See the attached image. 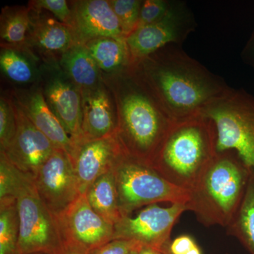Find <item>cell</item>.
Returning <instances> with one entry per match:
<instances>
[{
	"label": "cell",
	"mask_w": 254,
	"mask_h": 254,
	"mask_svg": "<svg viewBox=\"0 0 254 254\" xmlns=\"http://www.w3.org/2000/svg\"><path fill=\"white\" fill-rule=\"evenodd\" d=\"M133 64L175 123L200 116L231 88L182 46L164 47Z\"/></svg>",
	"instance_id": "cell-1"
},
{
	"label": "cell",
	"mask_w": 254,
	"mask_h": 254,
	"mask_svg": "<svg viewBox=\"0 0 254 254\" xmlns=\"http://www.w3.org/2000/svg\"><path fill=\"white\" fill-rule=\"evenodd\" d=\"M103 80L115 99L117 136L125 153L150 164L175 123L133 63Z\"/></svg>",
	"instance_id": "cell-2"
},
{
	"label": "cell",
	"mask_w": 254,
	"mask_h": 254,
	"mask_svg": "<svg viewBox=\"0 0 254 254\" xmlns=\"http://www.w3.org/2000/svg\"><path fill=\"white\" fill-rule=\"evenodd\" d=\"M251 175L233 152L217 153L189 190L187 210L205 227H227L243 200Z\"/></svg>",
	"instance_id": "cell-3"
},
{
	"label": "cell",
	"mask_w": 254,
	"mask_h": 254,
	"mask_svg": "<svg viewBox=\"0 0 254 254\" xmlns=\"http://www.w3.org/2000/svg\"><path fill=\"white\" fill-rule=\"evenodd\" d=\"M216 154L213 124L200 115L174 124L150 165L170 183L189 191Z\"/></svg>",
	"instance_id": "cell-4"
},
{
	"label": "cell",
	"mask_w": 254,
	"mask_h": 254,
	"mask_svg": "<svg viewBox=\"0 0 254 254\" xmlns=\"http://www.w3.org/2000/svg\"><path fill=\"white\" fill-rule=\"evenodd\" d=\"M213 124L217 153L233 152L254 175V96L230 88L201 114Z\"/></svg>",
	"instance_id": "cell-5"
},
{
	"label": "cell",
	"mask_w": 254,
	"mask_h": 254,
	"mask_svg": "<svg viewBox=\"0 0 254 254\" xmlns=\"http://www.w3.org/2000/svg\"><path fill=\"white\" fill-rule=\"evenodd\" d=\"M123 216L144 205L168 202L171 204L188 201L189 192L165 180L149 163L125 153L114 167Z\"/></svg>",
	"instance_id": "cell-6"
},
{
	"label": "cell",
	"mask_w": 254,
	"mask_h": 254,
	"mask_svg": "<svg viewBox=\"0 0 254 254\" xmlns=\"http://www.w3.org/2000/svg\"><path fill=\"white\" fill-rule=\"evenodd\" d=\"M20 232L18 254H60L64 239L58 219L42 201L33 177L16 194Z\"/></svg>",
	"instance_id": "cell-7"
},
{
	"label": "cell",
	"mask_w": 254,
	"mask_h": 254,
	"mask_svg": "<svg viewBox=\"0 0 254 254\" xmlns=\"http://www.w3.org/2000/svg\"><path fill=\"white\" fill-rule=\"evenodd\" d=\"M196 27L194 16L187 3L173 1L171 7L163 18L136 28L126 38L132 63L149 56L164 47L182 46Z\"/></svg>",
	"instance_id": "cell-8"
},
{
	"label": "cell",
	"mask_w": 254,
	"mask_h": 254,
	"mask_svg": "<svg viewBox=\"0 0 254 254\" xmlns=\"http://www.w3.org/2000/svg\"><path fill=\"white\" fill-rule=\"evenodd\" d=\"M187 210L185 203L163 208L148 205L136 216H125L114 225L113 240L133 241L145 247L169 252L172 231L182 214Z\"/></svg>",
	"instance_id": "cell-9"
},
{
	"label": "cell",
	"mask_w": 254,
	"mask_h": 254,
	"mask_svg": "<svg viewBox=\"0 0 254 254\" xmlns=\"http://www.w3.org/2000/svg\"><path fill=\"white\" fill-rule=\"evenodd\" d=\"M38 84L50 110L74 145L82 136L81 90L65 74L59 63L41 64Z\"/></svg>",
	"instance_id": "cell-10"
},
{
	"label": "cell",
	"mask_w": 254,
	"mask_h": 254,
	"mask_svg": "<svg viewBox=\"0 0 254 254\" xmlns=\"http://www.w3.org/2000/svg\"><path fill=\"white\" fill-rule=\"evenodd\" d=\"M37 193L56 218L81 195L71 157L56 149L33 178Z\"/></svg>",
	"instance_id": "cell-11"
},
{
	"label": "cell",
	"mask_w": 254,
	"mask_h": 254,
	"mask_svg": "<svg viewBox=\"0 0 254 254\" xmlns=\"http://www.w3.org/2000/svg\"><path fill=\"white\" fill-rule=\"evenodd\" d=\"M64 240L91 251L113 240L114 225L92 208L81 194L58 218Z\"/></svg>",
	"instance_id": "cell-12"
},
{
	"label": "cell",
	"mask_w": 254,
	"mask_h": 254,
	"mask_svg": "<svg viewBox=\"0 0 254 254\" xmlns=\"http://www.w3.org/2000/svg\"><path fill=\"white\" fill-rule=\"evenodd\" d=\"M125 153L117 133L75 145L71 159L81 194L100 177L112 171Z\"/></svg>",
	"instance_id": "cell-13"
},
{
	"label": "cell",
	"mask_w": 254,
	"mask_h": 254,
	"mask_svg": "<svg viewBox=\"0 0 254 254\" xmlns=\"http://www.w3.org/2000/svg\"><path fill=\"white\" fill-rule=\"evenodd\" d=\"M13 103L17 115V131L9 146L0 151H2L18 170L34 178L55 148L52 142L28 120L17 103L14 100Z\"/></svg>",
	"instance_id": "cell-14"
},
{
	"label": "cell",
	"mask_w": 254,
	"mask_h": 254,
	"mask_svg": "<svg viewBox=\"0 0 254 254\" xmlns=\"http://www.w3.org/2000/svg\"><path fill=\"white\" fill-rule=\"evenodd\" d=\"M31 29L21 48L31 52L41 64L59 63L62 55L76 44L71 27L43 10L31 8Z\"/></svg>",
	"instance_id": "cell-15"
},
{
	"label": "cell",
	"mask_w": 254,
	"mask_h": 254,
	"mask_svg": "<svg viewBox=\"0 0 254 254\" xmlns=\"http://www.w3.org/2000/svg\"><path fill=\"white\" fill-rule=\"evenodd\" d=\"M69 5L76 44L108 37L125 38L109 0H77Z\"/></svg>",
	"instance_id": "cell-16"
},
{
	"label": "cell",
	"mask_w": 254,
	"mask_h": 254,
	"mask_svg": "<svg viewBox=\"0 0 254 254\" xmlns=\"http://www.w3.org/2000/svg\"><path fill=\"white\" fill-rule=\"evenodd\" d=\"M10 95L55 148L64 150L71 157L73 151L72 140L50 110L38 83L26 88H16Z\"/></svg>",
	"instance_id": "cell-17"
},
{
	"label": "cell",
	"mask_w": 254,
	"mask_h": 254,
	"mask_svg": "<svg viewBox=\"0 0 254 254\" xmlns=\"http://www.w3.org/2000/svg\"><path fill=\"white\" fill-rule=\"evenodd\" d=\"M81 93L82 136L78 143L116 134V105L113 93L103 80L95 88Z\"/></svg>",
	"instance_id": "cell-18"
},
{
	"label": "cell",
	"mask_w": 254,
	"mask_h": 254,
	"mask_svg": "<svg viewBox=\"0 0 254 254\" xmlns=\"http://www.w3.org/2000/svg\"><path fill=\"white\" fill-rule=\"evenodd\" d=\"M40 60L24 48L1 46V73L11 83L18 86H33L41 78Z\"/></svg>",
	"instance_id": "cell-19"
},
{
	"label": "cell",
	"mask_w": 254,
	"mask_h": 254,
	"mask_svg": "<svg viewBox=\"0 0 254 254\" xmlns=\"http://www.w3.org/2000/svg\"><path fill=\"white\" fill-rule=\"evenodd\" d=\"M59 65L81 91L95 88L103 81V73L85 45L71 46L62 55Z\"/></svg>",
	"instance_id": "cell-20"
},
{
	"label": "cell",
	"mask_w": 254,
	"mask_h": 254,
	"mask_svg": "<svg viewBox=\"0 0 254 254\" xmlns=\"http://www.w3.org/2000/svg\"><path fill=\"white\" fill-rule=\"evenodd\" d=\"M85 46L103 74L121 72L132 64L126 38H99L88 42Z\"/></svg>",
	"instance_id": "cell-21"
},
{
	"label": "cell",
	"mask_w": 254,
	"mask_h": 254,
	"mask_svg": "<svg viewBox=\"0 0 254 254\" xmlns=\"http://www.w3.org/2000/svg\"><path fill=\"white\" fill-rule=\"evenodd\" d=\"M84 194L92 208L112 225L123 218L113 170L95 180Z\"/></svg>",
	"instance_id": "cell-22"
},
{
	"label": "cell",
	"mask_w": 254,
	"mask_h": 254,
	"mask_svg": "<svg viewBox=\"0 0 254 254\" xmlns=\"http://www.w3.org/2000/svg\"><path fill=\"white\" fill-rule=\"evenodd\" d=\"M31 26L29 6H5L0 17L1 46H24Z\"/></svg>",
	"instance_id": "cell-23"
},
{
	"label": "cell",
	"mask_w": 254,
	"mask_h": 254,
	"mask_svg": "<svg viewBox=\"0 0 254 254\" xmlns=\"http://www.w3.org/2000/svg\"><path fill=\"white\" fill-rule=\"evenodd\" d=\"M226 228L230 236L235 237L251 254H254V175L252 174L243 200Z\"/></svg>",
	"instance_id": "cell-24"
},
{
	"label": "cell",
	"mask_w": 254,
	"mask_h": 254,
	"mask_svg": "<svg viewBox=\"0 0 254 254\" xmlns=\"http://www.w3.org/2000/svg\"><path fill=\"white\" fill-rule=\"evenodd\" d=\"M19 232L16 198H0V254H18Z\"/></svg>",
	"instance_id": "cell-25"
},
{
	"label": "cell",
	"mask_w": 254,
	"mask_h": 254,
	"mask_svg": "<svg viewBox=\"0 0 254 254\" xmlns=\"http://www.w3.org/2000/svg\"><path fill=\"white\" fill-rule=\"evenodd\" d=\"M30 176L18 170L0 151V198L16 197Z\"/></svg>",
	"instance_id": "cell-26"
},
{
	"label": "cell",
	"mask_w": 254,
	"mask_h": 254,
	"mask_svg": "<svg viewBox=\"0 0 254 254\" xmlns=\"http://www.w3.org/2000/svg\"><path fill=\"white\" fill-rule=\"evenodd\" d=\"M125 38L138 27L141 0H109Z\"/></svg>",
	"instance_id": "cell-27"
},
{
	"label": "cell",
	"mask_w": 254,
	"mask_h": 254,
	"mask_svg": "<svg viewBox=\"0 0 254 254\" xmlns=\"http://www.w3.org/2000/svg\"><path fill=\"white\" fill-rule=\"evenodd\" d=\"M17 131V115L11 96L0 98V150H5L14 140Z\"/></svg>",
	"instance_id": "cell-28"
},
{
	"label": "cell",
	"mask_w": 254,
	"mask_h": 254,
	"mask_svg": "<svg viewBox=\"0 0 254 254\" xmlns=\"http://www.w3.org/2000/svg\"><path fill=\"white\" fill-rule=\"evenodd\" d=\"M68 2L66 0H33L29 1L28 6L32 9L48 11L60 22L71 27V10Z\"/></svg>",
	"instance_id": "cell-29"
},
{
	"label": "cell",
	"mask_w": 254,
	"mask_h": 254,
	"mask_svg": "<svg viewBox=\"0 0 254 254\" xmlns=\"http://www.w3.org/2000/svg\"><path fill=\"white\" fill-rule=\"evenodd\" d=\"M173 1L168 0H144L142 2L138 27L158 21L168 13Z\"/></svg>",
	"instance_id": "cell-30"
},
{
	"label": "cell",
	"mask_w": 254,
	"mask_h": 254,
	"mask_svg": "<svg viewBox=\"0 0 254 254\" xmlns=\"http://www.w3.org/2000/svg\"><path fill=\"white\" fill-rule=\"evenodd\" d=\"M140 246L141 245L133 241L113 240L89 251L88 254H128Z\"/></svg>",
	"instance_id": "cell-31"
},
{
	"label": "cell",
	"mask_w": 254,
	"mask_h": 254,
	"mask_svg": "<svg viewBox=\"0 0 254 254\" xmlns=\"http://www.w3.org/2000/svg\"><path fill=\"white\" fill-rule=\"evenodd\" d=\"M195 245L196 242L190 235H181L172 240L169 252L170 254H186Z\"/></svg>",
	"instance_id": "cell-32"
},
{
	"label": "cell",
	"mask_w": 254,
	"mask_h": 254,
	"mask_svg": "<svg viewBox=\"0 0 254 254\" xmlns=\"http://www.w3.org/2000/svg\"><path fill=\"white\" fill-rule=\"evenodd\" d=\"M242 61L254 69V29L241 53Z\"/></svg>",
	"instance_id": "cell-33"
},
{
	"label": "cell",
	"mask_w": 254,
	"mask_h": 254,
	"mask_svg": "<svg viewBox=\"0 0 254 254\" xmlns=\"http://www.w3.org/2000/svg\"><path fill=\"white\" fill-rule=\"evenodd\" d=\"M89 251L82 247L81 246L70 242V241L64 240L63 251L60 254H88Z\"/></svg>",
	"instance_id": "cell-34"
},
{
	"label": "cell",
	"mask_w": 254,
	"mask_h": 254,
	"mask_svg": "<svg viewBox=\"0 0 254 254\" xmlns=\"http://www.w3.org/2000/svg\"><path fill=\"white\" fill-rule=\"evenodd\" d=\"M138 254H170L169 252L164 251L157 250V249L151 248V247L141 246L139 249Z\"/></svg>",
	"instance_id": "cell-35"
},
{
	"label": "cell",
	"mask_w": 254,
	"mask_h": 254,
	"mask_svg": "<svg viewBox=\"0 0 254 254\" xmlns=\"http://www.w3.org/2000/svg\"><path fill=\"white\" fill-rule=\"evenodd\" d=\"M186 254H202V252L200 247L197 245L193 248H192L190 252H187Z\"/></svg>",
	"instance_id": "cell-36"
},
{
	"label": "cell",
	"mask_w": 254,
	"mask_h": 254,
	"mask_svg": "<svg viewBox=\"0 0 254 254\" xmlns=\"http://www.w3.org/2000/svg\"><path fill=\"white\" fill-rule=\"evenodd\" d=\"M140 247H141V246H140V247H137V248L135 249V250H132L131 252L128 254H138Z\"/></svg>",
	"instance_id": "cell-37"
},
{
	"label": "cell",
	"mask_w": 254,
	"mask_h": 254,
	"mask_svg": "<svg viewBox=\"0 0 254 254\" xmlns=\"http://www.w3.org/2000/svg\"></svg>",
	"instance_id": "cell-38"
},
{
	"label": "cell",
	"mask_w": 254,
	"mask_h": 254,
	"mask_svg": "<svg viewBox=\"0 0 254 254\" xmlns=\"http://www.w3.org/2000/svg\"></svg>",
	"instance_id": "cell-39"
}]
</instances>
